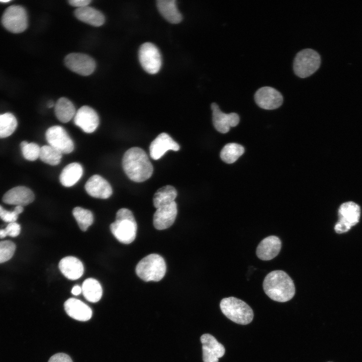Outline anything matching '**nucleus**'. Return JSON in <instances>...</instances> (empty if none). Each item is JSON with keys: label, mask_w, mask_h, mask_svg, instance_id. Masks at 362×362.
I'll return each mask as SVG.
<instances>
[{"label": "nucleus", "mask_w": 362, "mask_h": 362, "mask_svg": "<svg viewBox=\"0 0 362 362\" xmlns=\"http://www.w3.org/2000/svg\"><path fill=\"white\" fill-rule=\"evenodd\" d=\"M177 195V191L173 186L167 185L162 187L153 196V205L157 209L168 205L174 201Z\"/></svg>", "instance_id": "nucleus-27"}, {"label": "nucleus", "mask_w": 362, "mask_h": 362, "mask_svg": "<svg viewBox=\"0 0 362 362\" xmlns=\"http://www.w3.org/2000/svg\"><path fill=\"white\" fill-rule=\"evenodd\" d=\"M212 121L215 128L221 133H226L231 127L237 126L239 122V117L235 113L226 114L222 112L218 105L212 103Z\"/></svg>", "instance_id": "nucleus-14"}, {"label": "nucleus", "mask_w": 362, "mask_h": 362, "mask_svg": "<svg viewBox=\"0 0 362 362\" xmlns=\"http://www.w3.org/2000/svg\"><path fill=\"white\" fill-rule=\"evenodd\" d=\"M72 214L82 231H85L93 223V214L88 210L76 207L73 209Z\"/></svg>", "instance_id": "nucleus-31"}, {"label": "nucleus", "mask_w": 362, "mask_h": 362, "mask_svg": "<svg viewBox=\"0 0 362 362\" xmlns=\"http://www.w3.org/2000/svg\"><path fill=\"white\" fill-rule=\"evenodd\" d=\"M59 268L62 274L68 279L76 280L83 274L84 267L81 261L77 258L69 256L59 261Z\"/></svg>", "instance_id": "nucleus-21"}, {"label": "nucleus", "mask_w": 362, "mask_h": 362, "mask_svg": "<svg viewBox=\"0 0 362 362\" xmlns=\"http://www.w3.org/2000/svg\"><path fill=\"white\" fill-rule=\"evenodd\" d=\"M10 2V1H8V0L7 1H0V2H3V3H6V2Z\"/></svg>", "instance_id": "nucleus-43"}, {"label": "nucleus", "mask_w": 362, "mask_h": 362, "mask_svg": "<svg viewBox=\"0 0 362 362\" xmlns=\"http://www.w3.org/2000/svg\"><path fill=\"white\" fill-rule=\"evenodd\" d=\"M179 145L168 134L162 133L159 134L151 143L149 152L154 160L160 158L167 151H178Z\"/></svg>", "instance_id": "nucleus-16"}, {"label": "nucleus", "mask_w": 362, "mask_h": 362, "mask_svg": "<svg viewBox=\"0 0 362 362\" xmlns=\"http://www.w3.org/2000/svg\"><path fill=\"white\" fill-rule=\"evenodd\" d=\"M138 56L142 67L147 72L155 74L159 71L161 66V56L154 44L150 42L142 44Z\"/></svg>", "instance_id": "nucleus-9"}, {"label": "nucleus", "mask_w": 362, "mask_h": 362, "mask_svg": "<svg viewBox=\"0 0 362 362\" xmlns=\"http://www.w3.org/2000/svg\"><path fill=\"white\" fill-rule=\"evenodd\" d=\"M55 114L58 120L66 123L74 118L76 112L73 103L64 97L59 98L54 106Z\"/></svg>", "instance_id": "nucleus-26"}, {"label": "nucleus", "mask_w": 362, "mask_h": 362, "mask_svg": "<svg viewBox=\"0 0 362 362\" xmlns=\"http://www.w3.org/2000/svg\"><path fill=\"white\" fill-rule=\"evenodd\" d=\"M84 188L91 197L102 199L109 198L113 192L110 184L98 174L92 176L85 183Z\"/></svg>", "instance_id": "nucleus-17"}, {"label": "nucleus", "mask_w": 362, "mask_h": 362, "mask_svg": "<svg viewBox=\"0 0 362 362\" xmlns=\"http://www.w3.org/2000/svg\"><path fill=\"white\" fill-rule=\"evenodd\" d=\"M55 104L53 102H50L47 104V107L49 108H52L53 107H54Z\"/></svg>", "instance_id": "nucleus-41"}, {"label": "nucleus", "mask_w": 362, "mask_h": 362, "mask_svg": "<svg viewBox=\"0 0 362 362\" xmlns=\"http://www.w3.org/2000/svg\"><path fill=\"white\" fill-rule=\"evenodd\" d=\"M81 289L84 298L90 302H97L102 297L103 294L102 286L95 279L88 278L84 281Z\"/></svg>", "instance_id": "nucleus-28"}, {"label": "nucleus", "mask_w": 362, "mask_h": 362, "mask_svg": "<svg viewBox=\"0 0 362 362\" xmlns=\"http://www.w3.org/2000/svg\"><path fill=\"white\" fill-rule=\"evenodd\" d=\"M74 123L86 133L94 132L99 124V117L97 112L91 107L83 106L76 112Z\"/></svg>", "instance_id": "nucleus-13"}, {"label": "nucleus", "mask_w": 362, "mask_h": 362, "mask_svg": "<svg viewBox=\"0 0 362 362\" xmlns=\"http://www.w3.org/2000/svg\"><path fill=\"white\" fill-rule=\"evenodd\" d=\"M166 263L163 258L156 253L143 257L136 266L138 277L145 282H158L165 276Z\"/></svg>", "instance_id": "nucleus-4"}, {"label": "nucleus", "mask_w": 362, "mask_h": 362, "mask_svg": "<svg viewBox=\"0 0 362 362\" xmlns=\"http://www.w3.org/2000/svg\"><path fill=\"white\" fill-rule=\"evenodd\" d=\"M177 213V205L175 201L157 208L153 218L154 227L157 230L169 228L174 223Z\"/></svg>", "instance_id": "nucleus-15"}, {"label": "nucleus", "mask_w": 362, "mask_h": 362, "mask_svg": "<svg viewBox=\"0 0 362 362\" xmlns=\"http://www.w3.org/2000/svg\"><path fill=\"white\" fill-rule=\"evenodd\" d=\"M328 362H332V361H328Z\"/></svg>", "instance_id": "nucleus-44"}, {"label": "nucleus", "mask_w": 362, "mask_h": 362, "mask_svg": "<svg viewBox=\"0 0 362 362\" xmlns=\"http://www.w3.org/2000/svg\"><path fill=\"white\" fill-rule=\"evenodd\" d=\"M220 307L224 315L236 323L246 325L253 320L254 314L251 308L237 298H223L220 302Z\"/></svg>", "instance_id": "nucleus-5"}, {"label": "nucleus", "mask_w": 362, "mask_h": 362, "mask_svg": "<svg viewBox=\"0 0 362 362\" xmlns=\"http://www.w3.org/2000/svg\"><path fill=\"white\" fill-rule=\"evenodd\" d=\"M256 104L265 110H273L280 107L283 101L282 94L275 88L263 86L259 88L254 95Z\"/></svg>", "instance_id": "nucleus-12"}, {"label": "nucleus", "mask_w": 362, "mask_h": 362, "mask_svg": "<svg viewBox=\"0 0 362 362\" xmlns=\"http://www.w3.org/2000/svg\"><path fill=\"white\" fill-rule=\"evenodd\" d=\"M202 344L203 355L216 358L222 357L225 352L224 346L212 335L206 333L200 338Z\"/></svg>", "instance_id": "nucleus-23"}, {"label": "nucleus", "mask_w": 362, "mask_h": 362, "mask_svg": "<svg viewBox=\"0 0 362 362\" xmlns=\"http://www.w3.org/2000/svg\"><path fill=\"white\" fill-rule=\"evenodd\" d=\"M74 15L79 21L95 27H100L105 22V16L102 12L88 6L76 8Z\"/></svg>", "instance_id": "nucleus-22"}, {"label": "nucleus", "mask_w": 362, "mask_h": 362, "mask_svg": "<svg viewBox=\"0 0 362 362\" xmlns=\"http://www.w3.org/2000/svg\"><path fill=\"white\" fill-rule=\"evenodd\" d=\"M7 236L5 229H0V238H4Z\"/></svg>", "instance_id": "nucleus-40"}, {"label": "nucleus", "mask_w": 362, "mask_h": 362, "mask_svg": "<svg viewBox=\"0 0 362 362\" xmlns=\"http://www.w3.org/2000/svg\"><path fill=\"white\" fill-rule=\"evenodd\" d=\"M15 244L10 240L0 241V263L10 259L16 250Z\"/></svg>", "instance_id": "nucleus-33"}, {"label": "nucleus", "mask_w": 362, "mask_h": 362, "mask_svg": "<svg viewBox=\"0 0 362 362\" xmlns=\"http://www.w3.org/2000/svg\"><path fill=\"white\" fill-rule=\"evenodd\" d=\"M339 220L334 227L337 233L347 232L359 221L360 208L359 205L353 202L342 204L338 209Z\"/></svg>", "instance_id": "nucleus-7"}, {"label": "nucleus", "mask_w": 362, "mask_h": 362, "mask_svg": "<svg viewBox=\"0 0 362 362\" xmlns=\"http://www.w3.org/2000/svg\"><path fill=\"white\" fill-rule=\"evenodd\" d=\"M45 137L49 145L62 154L71 153L74 149V143L66 130L61 126L56 125L49 128Z\"/></svg>", "instance_id": "nucleus-10"}, {"label": "nucleus", "mask_w": 362, "mask_h": 362, "mask_svg": "<svg viewBox=\"0 0 362 362\" xmlns=\"http://www.w3.org/2000/svg\"><path fill=\"white\" fill-rule=\"evenodd\" d=\"M23 211V207L21 206H16L13 211H9L0 205V218L4 221L9 223L15 222L18 219V215Z\"/></svg>", "instance_id": "nucleus-35"}, {"label": "nucleus", "mask_w": 362, "mask_h": 362, "mask_svg": "<svg viewBox=\"0 0 362 362\" xmlns=\"http://www.w3.org/2000/svg\"><path fill=\"white\" fill-rule=\"evenodd\" d=\"M39 158L47 164L56 165L61 161L62 153L49 145H44L40 147Z\"/></svg>", "instance_id": "nucleus-32"}, {"label": "nucleus", "mask_w": 362, "mask_h": 362, "mask_svg": "<svg viewBox=\"0 0 362 362\" xmlns=\"http://www.w3.org/2000/svg\"><path fill=\"white\" fill-rule=\"evenodd\" d=\"M69 4L77 8H82L88 6L92 2L91 0H69Z\"/></svg>", "instance_id": "nucleus-38"}, {"label": "nucleus", "mask_w": 362, "mask_h": 362, "mask_svg": "<svg viewBox=\"0 0 362 362\" xmlns=\"http://www.w3.org/2000/svg\"><path fill=\"white\" fill-rule=\"evenodd\" d=\"M82 174L83 168L80 164L71 163L62 170L59 176L60 182L65 187H71L80 179Z\"/></svg>", "instance_id": "nucleus-24"}, {"label": "nucleus", "mask_w": 362, "mask_h": 362, "mask_svg": "<svg viewBox=\"0 0 362 362\" xmlns=\"http://www.w3.org/2000/svg\"><path fill=\"white\" fill-rule=\"evenodd\" d=\"M244 152V147L238 144L230 143L226 144L220 152L221 159L227 163L235 162Z\"/></svg>", "instance_id": "nucleus-29"}, {"label": "nucleus", "mask_w": 362, "mask_h": 362, "mask_svg": "<svg viewBox=\"0 0 362 362\" xmlns=\"http://www.w3.org/2000/svg\"><path fill=\"white\" fill-rule=\"evenodd\" d=\"M21 150L24 157L27 160L34 161L39 157L40 147L35 143H28L21 148Z\"/></svg>", "instance_id": "nucleus-34"}, {"label": "nucleus", "mask_w": 362, "mask_h": 362, "mask_svg": "<svg viewBox=\"0 0 362 362\" xmlns=\"http://www.w3.org/2000/svg\"><path fill=\"white\" fill-rule=\"evenodd\" d=\"M137 225L132 212L126 208L119 209L116 220L110 225V230L121 243L128 244L135 239Z\"/></svg>", "instance_id": "nucleus-3"}, {"label": "nucleus", "mask_w": 362, "mask_h": 362, "mask_svg": "<svg viewBox=\"0 0 362 362\" xmlns=\"http://www.w3.org/2000/svg\"><path fill=\"white\" fill-rule=\"evenodd\" d=\"M266 295L272 300L285 302L295 295V287L290 277L284 271L276 270L268 273L263 282Z\"/></svg>", "instance_id": "nucleus-2"}, {"label": "nucleus", "mask_w": 362, "mask_h": 362, "mask_svg": "<svg viewBox=\"0 0 362 362\" xmlns=\"http://www.w3.org/2000/svg\"><path fill=\"white\" fill-rule=\"evenodd\" d=\"M65 311L70 317L81 321H86L92 316L91 308L81 301L69 298L64 304Z\"/></svg>", "instance_id": "nucleus-20"}, {"label": "nucleus", "mask_w": 362, "mask_h": 362, "mask_svg": "<svg viewBox=\"0 0 362 362\" xmlns=\"http://www.w3.org/2000/svg\"><path fill=\"white\" fill-rule=\"evenodd\" d=\"M321 58L317 52L307 48L296 54L293 63L295 73L299 77L305 78L314 73L319 67Z\"/></svg>", "instance_id": "nucleus-6"}, {"label": "nucleus", "mask_w": 362, "mask_h": 362, "mask_svg": "<svg viewBox=\"0 0 362 362\" xmlns=\"http://www.w3.org/2000/svg\"><path fill=\"white\" fill-rule=\"evenodd\" d=\"M282 246L280 239L276 236H269L262 240L258 245L256 254L262 260H269L279 253Z\"/></svg>", "instance_id": "nucleus-19"}, {"label": "nucleus", "mask_w": 362, "mask_h": 362, "mask_svg": "<svg viewBox=\"0 0 362 362\" xmlns=\"http://www.w3.org/2000/svg\"><path fill=\"white\" fill-rule=\"evenodd\" d=\"M48 362H72V360L68 355L58 353L52 355Z\"/></svg>", "instance_id": "nucleus-37"}, {"label": "nucleus", "mask_w": 362, "mask_h": 362, "mask_svg": "<svg viewBox=\"0 0 362 362\" xmlns=\"http://www.w3.org/2000/svg\"><path fill=\"white\" fill-rule=\"evenodd\" d=\"M66 66L72 71L83 76L93 73L96 63L90 56L81 53H71L64 58Z\"/></svg>", "instance_id": "nucleus-11"}, {"label": "nucleus", "mask_w": 362, "mask_h": 362, "mask_svg": "<svg viewBox=\"0 0 362 362\" xmlns=\"http://www.w3.org/2000/svg\"><path fill=\"white\" fill-rule=\"evenodd\" d=\"M7 236L15 237L18 236L21 232V226L17 222L10 223L5 228Z\"/></svg>", "instance_id": "nucleus-36"}, {"label": "nucleus", "mask_w": 362, "mask_h": 362, "mask_svg": "<svg viewBox=\"0 0 362 362\" xmlns=\"http://www.w3.org/2000/svg\"><path fill=\"white\" fill-rule=\"evenodd\" d=\"M2 22L4 26L10 32L15 33L22 32L28 26L27 12L21 6H11L4 12Z\"/></svg>", "instance_id": "nucleus-8"}, {"label": "nucleus", "mask_w": 362, "mask_h": 362, "mask_svg": "<svg viewBox=\"0 0 362 362\" xmlns=\"http://www.w3.org/2000/svg\"><path fill=\"white\" fill-rule=\"evenodd\" d=\"M81 292V287L79 285H75L71 290V293L75 296L79 295Z\"/></svg>", "instance_id": "nucleus-39"}, {"label": "nucleus", "mask_w": 362, "mask_h": 362, "mask_svg": "<svg viewBox=\"0 0 362 362\" xmlns=\"http://www.w3.org/2000/svg\"><path fill=\"white\" fill-rule=\"evenodd\" d=\"M156 4L160 14L168 22L176 24L182 21V15L177 8L175 0H157Z\"/></svg>", "instance_id": "nucleus-25"}, {"label": "nucleus", "mask_w": 362, "mask_h": 362, "mask_svg": "<svg viewBox=\"0 0 362 362\" xmlns=\"http://www.w3.org/2000/svg\"><path fill=\"white\" fill-rule=\"evenodd\" d=\"M35 196L28 188L18 186L7 192L3 197L4 203L23 207L33 202Z\"/></svg>", "instance_id": "nucleus-18"}, {"label": "nucleus", "mask_w": 362, "mask_h": 362, "mask_svg": "<svg viewBox=\"0 0 362 362\" xmlns=\"http://www.w3.org/2000/svg\"><path fill=\"white\" fill-rule=\"evenodd\" d=\"M17 125V119L12 113L0 114V138L11 135L16 130Z\"/></svg>", "instance_id": "nucleus-30"}, {"label": "nucleus", "mask_w": 362, "mask_h": 362, "mask_svg": "<svg viewBox=\"0 0 362 362\" xmlns=\"http://www.w3.org/2000/svg\"><path fill=\"white\" fill-rule=\"evenodd\" d=\"M28 142H27L26 141H22L20 144L21 148L24 147L26 145H27L28 144Z\"/></svg>", "instance_id": "nucleus-42"}, {"label": "nucleus", "mask_w": 362, "mask_h": 362, "mask_svg": "<svg viewBox=\"0 0 362 362\" xmlns=\"http://www.w3.org/2000/svg\"><path fill=\"white\" fill-rule=\"evenodd\" d=\"M122 166L127 176L132 181L141 183L149 178L153 167L146 153L141 148L127 150L122 158Z\"/></svg>", "instance_id": "nucleus-1"}]
</instances>
